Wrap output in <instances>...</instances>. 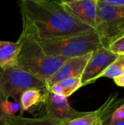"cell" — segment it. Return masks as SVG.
<instances>
[{
    "label": "cell",
    "mask_w": 124,
    "mask_h": 125,
    "mask_svg": "<svg viewBox=\"0 0 124 125\" xmlns=\"http://www.w3.org/2000/svg\"><path fill=\"white\" fill-rule=\"evenodd\" d=\"M18 40L21 44L18 66L45 82L67 60L45 56L35 42L21 36Z\"/></svg>",
    "instance_id": "cell-3"
},
{
    "label": "cell",
    "mask_w": 124,
    "mask_h": 125,
    "mask_svg": "<svg viewBox=\"0 0 124 125\" xmlns=\"http://www.w3.org/2000/svg\"><path fill=\"white\" fill-rule=\"evenodd\" d=\"M121 121H124V99L120 100L119 103L110 115L107 125H112Z\"/></svg>",
    "instance_id": "cell-17"
},
{
    "label": "cell",
    "mask_w": 124,
    "mask_h": 125,
    "mask_svg": "<svg viewBox=\"0 0 124 125\" xmlns=\"http://www.w3.org/2000/svg\"><path fill=\"white\" fill-rule=\"evenodd\" d=\"M99 116L98 110L92 112H86L82 116L63 122L62 125H92L97 120Z\"/></svg>",
    "instance_id": "cell-15"
},
{
    "label": "cell",
    "mask_w": 124,
    "mask_h": 125,
    "mask_svg": "<svg viewBox=\"0 0 124 125\" xmlns=\"http://www.w3.org/2000/svg\"><path fill=\"white\" fill-rule=\"evenodd\" d=\"M18 4L23 23L20 36L32 42L96 33L68 13L61 1L22 0Z\"/></svg>",
    "instance_id": "cell-1"
},
{
    "label": "cell",
    "mask_w": 124,
    "mask_h": 125,
    "mask_svg": "<svg viewBox=\"0 0 124 125\" xmlns=\"http://www.w3.org/2000/svg\"><path fill=\"white\" fill-rule=\"evenodd\" d=\"M44 105L47 116L61 122L73 119L86 114L73 108L67 97L55 94L47 89H45Z\"/></svg>",
    "instance_id": "cell-7"
},
{
    "label": "cell",
    "mask_w": 124,
    "mask_h": 125,
    "mask_svg": "<svg viewBox=\"0 0 124 125\" xmlns=\"http://www.w3.org/2000/svg\"><path fill=\"white\" fill-rule=\"evenodd\" d=\"M7 100L1 93H0V103L3 101V100ZM5 116L4 114L1 113V111H0V125H4V121H5Z\"/></svg>",
    "instance_id": "cell-21"
},
{
    "label": "cell",
    "mask_w": 124,
    "mask_h": 125,
    "mask_svg": "<svg viewBox=\"0 0 124 125\" xmlns=\"http://www.w3.org/2000/svg\"><path fill=\"white\" fill-rule=\"evenodd\" d=\"M118 54L112 52L104 46L94 51L81 75L82 86L95 82L100 74L118 57Z\"/></svg>",
    "instance_id": "cell-6"
},
{
    "label": "cell",
    "mask_w": 124,
    "mask_h": 125,
    "mask_svg": "<svg viewBox=\"0 0 124 125\" xmlns=\"http://www.w3.org/2000/svg\"><path fill=\"white\" fill-rule=\"evenodd\" d=\"M20 41L10 42L0 40V70L18 66L20 52Z\"/></svg>",
    "instance_id": "cell-10"
},
{
    "label": "cell",
    "mask_w": 124,
    "mask_h": 125,
    "mask_svg": "<svg viewBox=\"0 0 124 125\" xmlns=\"http://www.w3.org/2000/svg\"><path fill=\"white\" fill-rule=\"evenodd\" d=\"M124 74V55L119 54L118 57L100 74L99 78H115Z\"/></svg>",
    "instance_id": "cell-14"
},
{
    "label": "cell",
    "mask_w": 124,
    "mask_h": 125,
    "mask_svg": "<svg viewBox=\"0 0 124 125\" xmlns=\"http://www.w3.org/2000/svg\"><path fill=\"white\" fill-rule=\"evenodd\" d=\"M0 111L4 115L15 116V114L20 111V104L5 100L0 103Z\"/></svg>",
    "instance_id": "cell-16"
},
{
    "label": "cell",
    "mask_w": 124,
    "mask_h": 125,
    "mask_svg": "<svg viewBox=\"0 0 124 125\" xmlns=\"http://www.w3.org/2000/svg\"><path fill=\"white\" fill-rule=\"evenodd\" d=\"M60 120L47 116L35 118H27L22 116H5L4 125H62Z\"/></svg>",
    "instance_id": "cell-12"
},
{
    "label": "cell",
    "mask_w": 124,
    "mask_h": 125,
    "mask_svg": "<svg viewBox=\"0 0 124 125\" xmlns=\"http://www.w3.org/2000/svg\"><path fill=\"white\" fill-rule=\"evenodd\" d=\"M35 43L45 56L67 59L84 56L103 46L96 33L67 36Z\"/></svg>",
    "instance_id": "cell-2"
},
{
    "label": "cell",
    "mask_w": 124,
    "mask_h": 125,
    "mask_svg": "<svg viewBox=\"0 0 124 125\" xmlns=\"http://www.w3.org/2000/svg\"><path fill=\"white\" fill-rule=\"evenodd\" d=\"M99 118L92 125H107V122L110 115L106 111L105 108L102 105L99 109Z\"/></svg>",
    "instance_id": "cell-19"
},
{
    "label": "cell",
    "mask_w": 124,
    "mask_h": 125,
    "mask_svg": "<svg viewBox=\"0 0 124 125\" xmlns=\"http://www.w3.org/2000/svg\"><path fill=\"white\" fill-rule=\"evenodd\" d=\"M45 89H30L22 93L20 97V111L22 116L25 111H29L37 105L44 104L45 98Z\"/></svg>",
    "instance_id": "cell-11"
},
{
    "label": "cell",
    "mask_w": 124,
    "mask_h": 125,
    "mask_svg": "<svg viewBox=\"0 0 124 125\" xmlns=\"http://www.w3.org/2000/svg\"><path fill=\"white\" fill-rule=\"evenodd\" d=\"M30 89H46L45 82L18 66L0 70V93L19 103L23 92Z\"/></svg>",
    "instance_id": "cell-5"
},
{
    "label": "cell",
    "mask_w": 124,
    "mask_h": 125,
    "mask_svg": "<svg viewBox=\"0 0 124 125\" xmlns=\"http://www.w3.org/2000/svg\"><path fill=\"white\" fill-rule=\"evenodd\" d=\"M109 50L117 54L124 55V34L113 41L107 47Z\"/></svg>",
    "instance_id": "cell-18"
},
{
    "label": "cell",
    "mask_w": 124,
    "mask_h": 125,
    "mask_svg": "<svg viewBox=\"0 0 124 125\" xmlns=\"http://www.w3.org/2000/svg\"><path fill=\"white\" fill-rule=\"evenodd\" d=\"M92 54L89 53L84 56L67 59L63 64L45 81L46 89H50L56 83L70 78L80 77Z\"/></svg>",
    "instance_id": "cell-8"
},
{
    "label": "cell",
    "mask_w": 124,
    "mask_h": 125,
    "mask_svg": "<svg viewBox=\"0 0 124 125\" xmlns=\"http://www.w3.org/2000/svg\"><path fill=\"white\" fill-rule=\"evenodd\" d=\"M61 2L68 13L94 29L97 0H64Z\"/></svg>",
    "instance_id": "cell-9"
},
{
    "label": "cell",
    "mask_w": 124,
    "mask_h": 125,
    "mask_svg": "<svg viewBox=\"0 0 124 125\" xmlns=\"http://www.w3.org/2000/svg\"><path fill=\"white\" fill-rule=\"evenodd\" d=\"M94 29L104 47L124 34V7L111 5L105 0H97Z\"/></svg>",
    "instance_id": "cell-4"
},
{
    "label": "cell",
    "mask_w": 124,
    "mask_h": 125,
    "mask_svg": "<svg viewBox=\"0 0 124 125\" xmlns=\"http://www.w3.org/2000/svg\"><path fill=\"white\" fill-rule=\"evenodd\" d=\"M114 82L116 85L121 86V87H124V74L113 79Z\"/></svg>",
    "instance_id": "cell-22"
},
{
    "label": "cell",
    "mask_w": 124,
    "mask_h": 125,
    "mask_svg": "<svg viewBox=\"0 0 124 125\" xmlns=\"http://www.w3.org/2000/svg\"><path fill=\"white\" fill-rule=\"evenodd\" d=\"M105 1L113 6L124 7V0H105Z\"/></svg>",
    "instance_id": "cell-20"
},
{
    "label": "cell",
    "mask_w": 124,
    "mask_h": 125,
    "mask_svg": "<svg viewBox=\"0 0 124 125\" xmlns=\"http://www.w3.org/2000/svg\"><path fill=\"white\" fill-rule=\"evenodd\" d=\"M82 86L81 78L77 77L62 80L47 90L55 94L63 96L67 98Z\"/></svg>",
    "instance_id": "cell-13"
}]
</instances>
